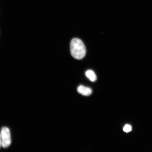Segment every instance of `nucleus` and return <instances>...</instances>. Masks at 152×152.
I'll list each match as a JSON object with an SVG mask.
<instances>
[{
    "instance_id": "obj_6",
    "label": "nucleus",
    "mask_w": 152,
    "mask_h": 152,
    "mask_svg": "<svg viewBox=\"0 0 152 152\" xmlns=\"http://www.w3.org/2000/svg\"><path fill=\"white\" fill-rule=\"evenodd\" d=\"M1 134L0 133V148H1Z\"/></svg>"
},
{
    "instance_id": "obj_2",
    "label": "nucleus",
    "mask_w": 152,
    "mask_h": 152,
    "mask_svg": "<svg viewBox=\"0 0 152 152\" xmlns=\"http://www.w3.org/2000/svg\"><path fill=\"white\" fill-rule=\"evenodd\" d=\"M1 146L4 148L9 147L11 143L10 131L7 127H4L1 130Z\"/></svg>"
},
{
    "instance_id": "obj_3",
    "label": "nucleus",
    "mask_w": 152,
    "mask_h": 152,
    "mask_svg": "<svg viewBox=\"0 0 152 152\" xmlns=\"http://www.w3.org/2000/svg\"><path fill=\"white\" fill-rule=\"evenodd\" d=\"M77 91L79 94L84 96H90L92 93V90L88 87L80 85L77 87Z\"/></svg>"
},
{
    "instance_id": "obj_1",
    "label": "nucleus",
    "mask_w": 152,
    "mask_h": 152,
    "mask_svg": "<svg viewBox=\"0 0 152 152\" xmlns=\"http://www.w3.org/2000/svg\"><path fill=\"white\" fill-rule=\"evenodd\" d=\"M70 51L72 56L77 60H81L86 54V49L84 43L77 38L72 39L70 43Z\"/></svg>"
},
{
    "instance_id": "obj_4",
    "label": "nucleus",
    "mask_w": 152,
    "mask_h": 152,
    "mask_svg": "<svg viewBox=\"0 0 152 152\" xmlns=\"http://www.w3.org/2000/svg\"><path fill=\"white\" fill-rule=\"evenodd\" d=\"M85 75L91 81L95 82L97 79L96 74L92 70H89L86 72Z\"/></svg>"
},
{
    "instance_id": "obj_5",
    "label": "nucleus",
    "mask_w": 152,
    "mask_h": 152,
    "mask_svg": "<svg viewBox=\"0 0 152 152\" xmlns=\"http://www.w3.org/2000/svg\"><path fill=\"white\" fill-rule=\"evenodd\" d=\"M132 130V127L130 125L126 124L124 127L123 131L125 132H129Z\"/></svg>"
}]
</instances>
